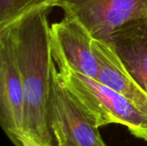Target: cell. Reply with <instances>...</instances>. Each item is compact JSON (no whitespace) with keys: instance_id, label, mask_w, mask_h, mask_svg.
I'll use <instances>...</instances> for the list:
<instances>
[{"instance_id":"6da1fadb","label":"cell","mask_w":147,"mask_h":146,"mask_svg":"<svg viewBox=\"0 0 147 146\" xmlns=\"http://www.w3.org/2000/svg\"><path fill=\"white\" fill-rule=\"evenodd\" d=\"M34 9L3 31L10 42L24 90L22 134L37 146H54L49 123L51 72L53 64L48 13Z\"/></svg>"},{"instance_id":"7a4b0ae2","label":"cell","mask_w":147,"mask_h":146,"mask_svg":"<svg viewBox=\"0 0 147 146\" xmlns=\"http://www.w3.org/2000/svg\"><path fill=\"white\" fill-rule=\"evenodd\" d=\"M68 91L97 128L110 124L125 126L129 133L147 142V114L127 98L100 83L54 61Z\"/></svg>"},{"instance_id":"3957f363","label":"cell","mask_w":147,"mask_h":146,"mask_svg":"<svg viewBox=\"0 0 147 146\" xmlns=\"http://www.w3.org/2000/svg\"><path fill=\"white\" fill-rule=\"evenodd\" d=\"M49 123L54 146H107L68 91L55 62L51 72Z\"/></svg>"},{"instance_id":"277c9868","label":"cell","mask_w":147,"mask_h":146,"mask_svg":"<svg viewBox=\"0 0 147 146\" xmlns=\"http://www.w3.org/2000/svg\"><path fill=\"white\" fill-rule=\"evenodd\" d=\"M77 19L93 39L109 42L112 34L127 22L147 16V0H49Z\"/></svg>"},{"instance_id":"5b68a950","label":"cell","mask_w":147,"mask_h":146,"mask_svg":"<svg viewBox=\"0 0 147 146\" xmlns=\"http://www.w3.org/2000/svg\"><path fill=\"white\" fill-rule=\"evenodd\" d=\"M52 55L74 71L98 80L99 66L92 48L93 37L77 19L68 15L50 28Z\"/></svg>"},{"instance_id":"8992f818","label":"cell","mask_w":147,"mask_h":146,"mask_svg":"<svg viewBox=\"0 0 147 146\" xmlns=\"http://www.w3.org/2000/svg\"><path fill=\"white\" fill-rule=\"evenodd\" d=\"M24 90L16 60L7 34L0 31V122L15 141L22 134Z\"/></svg>"},{"instance_id":"52a82bcc","label":"cell","mask_w":147,"mask_h":146,"mask_svg":"<svg viewBox=\"0 0 147 146\" xmlns=\"http://www.w3.org/2000/svg\"><path fill=\"white\" fill-rule=\"evenodd\" d=\"M108 43L131 77L147 94V16L120 27Z\"/></svg>"},{"instance_id":"ba28073f","label":"cell","mask_w":147,"mask_h":146,"mask_svg":"<svg viewBox=\"0 0 147 146\" xmlns=\"http://www.w3.org/2000/svg\"><path fill=\"white\" fill-rule=\"evenodd\" d=\"M92 48L99 66L97 81L127 98L147 114V94L126 71L111 46L106 41L93 39Z\"/></svg>"},{"instance_id":"9c48e42d","label":"cell","mask_w":147,"mask_h":146,"mask_svg":"<svg viewBox=\"0 0 147 146\" xmlns=\"http://www.w3.org/2000/svg\"><path fill=\"white\" fill-rule=\"evenodd\" d=\"M49 0H0V29L34 9L47 6ZM50 8V7H49Z\"/></svg>"},{"instance_id":"30bf717a","label":"cell","mask_w":147,"mask_h":146,"mask_svg":"<svg viewBox=\"0 0 147 146\" xmlns=\"http://www.w3.org/2000/svg\"><path fill=\"white\" fill-rule=\"evenodd\" d=\"M14 142L20 146H37L24 135H20Z\"/></svg>"}]
</instances>
